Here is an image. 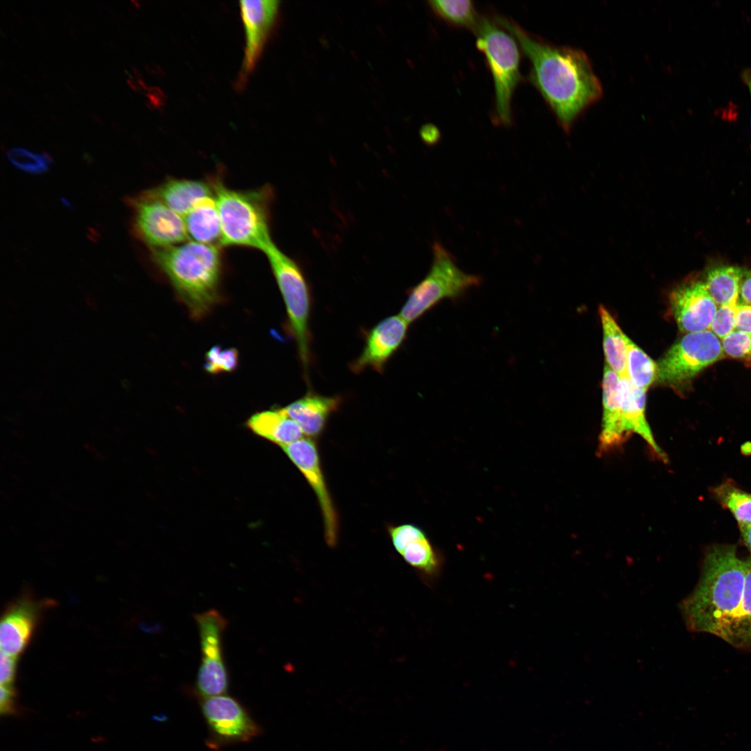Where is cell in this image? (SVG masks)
Masks as SVG:
<instances>
[{
	"instance_id": "16",
	"label": "cell",
	"mask_w": 751,
	"mask_h": 751,
	"mask_svg": "<svg viewBox=\"0 0 751 751\" xmlns=\"http://www.w3.org/2000/svg\"><path fill=\"white\" fill-rule=\"evenodd\" d=\"M240 8L246 39L243 67L244 73H248L255 67L276 19L279 1L243 0Z\"/></svg>"
},
{
	"instance_id": "41",
	"label": "cell",
	"mask_w": 751,
	"mask_h": 751,
	"mask_svg": "<svg viewBox=\"0 0 751 751\" xmlns=\"http://www.w3.org/2000/svg\"><path fill=\"white\" fill-rule=\"evenodd\" d=\"M741 76L743 82L746 84V86H747V87L748 88L749 93H750V100H751V68H750V67L744 68L741 71ZM750 128H751V112H750Z\"/></svg>"
},
{
	"instance_id": "45",
	"label": "cell",
	"mask_w": 751,
	"mask_h": 751,
	"mask_svg": "<svg viewBox=\"0 0 751 751\" xmlns=\"http://www.w3.org/2000/svg\"><path fill=\"white\" fill-rule=\"evenodd\" d=\"M50 117L53 120V121L55 122L57 124L61 125V123H60V120L56 117H55V116H54L52 115H51Z\"/></svg>"
},
{
	"instance_id": "34",
	"label": "cell",
	"mask_w": 751,
	"mask_h": 751,
	"mask_svg": "<svg viewBox=\"0 0 751 751\" xmlns=\"http://www.w3.org/2000/svg\"><path fill=\"white\" fill-rule=\"evenodd\" d=\"M391 542L396 551L399 554L413 539L419 537L424 531L412 524H404L389 529Z\"/></svg>"
},
{
	"instance_id": "8",
	"label": "cell",
	"mask_w": 751,
	"mask_h": 751,
	"mask_svg": "<svg viewBox=\"0 0 751 751\" xmlns=\"http://www.w3.org/2000/svg\"><path fill=\"white\" fill-rule=\"evenodd\" d=\"M724 356L720 339L711 330L686 333L656 364V382L684 392L701 371Z\"/></svg>"
},
{
	"instance_id": "13",
	"label": "cell",
	"mask_w": 751,
	"mask_h": 751,
	"mask_svg": "<svg viewBox=\"0 0 751 751\" xmlns=\"http://www.w3.org/2000/svg\"><path fill=\"white\" fill-rule=\"evenodd\" d=\"M408 325L399 314L378 323L366 333L362 351L350 363V370L355 373L366 369L383 373L387 363L405 341Z\"/></svg>"
},
{
	"instance_id": "6",
	"label": "cell",
	"mask_w": 751,
	"mask_h": 751,
	"mask_svg": "<svg viewBox=\"0 0 751 751\" xmlns=\"http://www.w3.org/2000/svg\"><path fill=\"white\" fill-rule=\"evenodd\" d=\"M474 33L476 46L484 54L492 75L496 119L502 124L509 125L512 122V95L522 79L519 45L510 33L488 17H481Z\"/></svg>"
},
{
	"instance_id": "25",
	"label": "cell",
	"mask_w": 751,
	"mask_h": 751,
	"mask_svg": "<svg viewBox=\"0 0 751 751\" xmlns=\"http://www.w3.org/2000/svg\"><path fill=\"white\" fill-rule=\"evenodd\" d=\"M730 645L751 649V561L746 560L743 597L723 639Z\"/></svg>"
},
{
	"instance_id": "4",
	"label": "cell",
	"mask_w": 751,
	"mask_h": 751,
	"mask_svg": "<svg viewBox=\"0 0 751 751\" xmlns=\"http://www.w3.org/2000/svg\"><path fill=\"white\" fill-rule=\"evenodd\" d=\"M220 221L222 247L236 246L261 251L273 243L271 209L275 192L270 184L252 189H234L221 175L209 177Z\"/></svg>"
},
{
	"instance_id": "32",
	"label": "cell",
	"mask_w": 751,
	"mask_h": 751,
	"mask_svg": "<svg viewBox=\"0 0 751 751\" xmlns=\"http://www.w3.org/2000/svg\"><path fill=\"white\" fill-rule=\"evenodd\" d=\"M723 353L734 359H751V335L734 330L721 339Z\"/></svg>"
},
{
	"instance_id": "36",
	"label": "cell",
	"mask_w": 751,
	"mask_h": 751,
	"mask_svg": "<svg viewBox=\"0 0 751 751\" xmlns=\"http://www.w3.org/2000/svg\"><path fill=\"white\" fill-rule=\"evenodd\" d=\"M736 329L751 335V305L739 301L736 309Z\"/></svg>"
},
{
	"instance_id": "14",
	"label": "cell",
	"mask_w": 751,
	"mask_h": 751,
	"mask_svg": "<svg viewBox=\"0 0 751 751\" xmlns=\"http://www.w3.org/2000/svg\"><path fill=\"white\" fill-rule=\"evenodd\" d=\"M670 305L679 330L686 333L709 330L718 307L700 280L678 286L670 293Z\"/></svg>"
},
{
	"instance_id": "40",
	"label": "cell",
	"mask_w": 751,
	"mask_h": 751,
	"mask_svg": "<svg viewBox=\"0 0 751 751\" xmlns=\"http://www.w3.org/2000/svg\"><path fill=\"white\" fill-rule=\"evenodd\" d=\"M744 543L751 554V524L739 525Z\"/></svg>"
},
{
	"instance_id": "35",
	"label": "cell",
	"mask_w": 751,
	"mask_h": 751,
	"mask_svg": "<svg viewBox=\"0 0 751 751\" xmlns=\"http://www.w3.org/2000/svg\"><path fill=\"white\" fill-rule=\"evenodd\" d=\"M17 657L1 652V685L13 686L17 671Z\"/></svg>"
},
{
	"instance_id": "37",
	"label": "cell",
	"mask_w": 751,
	"mask_h": 751,
	"mask_svg": "<svg viewBox=\"0 0 751 751\" xmlns=\"http://www.w3.org/2000/svg\"><path fill=\"white\" fill-rule=\"evenodd\" d=\"M15 691L13 686L1 685L0 712L1 714H10L14 711V698Z\"/></svg>"
},
{
	"instance_id": "5",
	"label": "cell",
	"mask_w": 751,
	"mask_h": 751,
	"mask_svg": "<svg viewBox=\"0 0 751 751\" xmlns=\"http://www.w3.org/2000/svg\"><path fill=\"white\" fill-rule=\"evenodd\" d=\"M433 261L426 275L409 291L399 315L408 323L419 319L444 300H455L478 286L479 275L459 268L453 255L439 242L432 246Z\"/></svg>"
},
{
	"instance_id": "30",
	"label": "cell",
	"mask_w": 751,
	"mask_h": 751,
	"mask_svg": "<svg viewBox=\"0 0 751 751\" xmlns=\"http://www.w3.org/2000/svg\"><path fill=\"white\" fill-rule=\"evenodd\" d=\"M7 157L18 169L33 175L48 171L53 161L50 155L46 152L40 154L20 147L8 150Z\"/></svg>"
},
{
	"instance_id": "10",
	"label": "cell",
	"mask_w": 751,
	"mask_h": 751,
	"mask_svg": "<svg viewBox=\"0 0 751 751\" xmlns=\"http://www.w3.org/2000/svg\"><path fill=\"white\" fill-rule=\"evenodd\" d=\"M127 201L133 210V234L150 251L188 241L184 218L161 201L145 191Z\"/></svg>"
},
{
	"instance_id": "18",
	"label": "cell",
	"mask_w": 751,
	"mask_h": 751,
	"mask_svg": "<svg viewBox=\"0 0 751 751\" xmlns=\"http://www.w3.org/2000/svg\"><path fill=\"white\" fill-rule=\"evenodd\" d=\"M144 191L183 218L201 201L214 196L209 177L206 179L168 177L159 185Z\"/></svg>"
},
{
	"instance_id": "12",
	"label": "cell",
	"mask_w": 751,
	"mask_h": 751,
	"mask_svg": "<svg viewBox=\"0 0 751 751\" xmlns=\"http://www.w3.org/2000/svg\"><path fill=\"white\" fill-rule=\"evenodd\" d=\"M282 449L315 492L323 515L326 541L330 546L334 545L338 534L337 515L325 482L314 442L302 437L282 446Z\"/></svg>"
},
{
	"instance_id": "48",
	"label": "cell",
	"mask_w": 751,
	"mask_h": 751,
	"mask_svg": "<svg viewBox=\"0 0 751 751\" xmlns=\"http://www.w3.org/2000/svg\"><path fill=\"white\" fill-rule=\"evenodd\" d=\"M751 561V558L749 559Z\"/></svg>"
},
{
	"instance_id": "29",
	"label": "cell",
	"mask_w": 751,
	"mask_h": 751,
	"mask_svg": "<svg viewBox=\"0 0 751 751\" xmlns=\"http://www.w3.org/2000/svg\"><path fill=\"white\" fill-rule=\"evenodd\" d=\"M718 501L734 515L739 525L751 524V494L730 482L713 490Z\"/></svg>"
},
{
	"instance_id": "26",
	"label": "cell",
	"mask_w": 751,
	"mask_h": 751,
	"mask_svg": "<svg viewBox=\"0 0 751 751\" xmlns=\"http://www.w3.org/2000/svg\"><path fill=\"white\" fill-rule=\"evenodd\" d=\"M430 8L440 18L454 26L476 31L481 17L469 0H433Z\"/></svg>"
},
{
	"instance_id": "42",
	"label": "cell",
	"mask_w": 751,
	"mask_h": 751,
	"mask_svg": "<svg viewBox=\"0 0 751 751\" xmlns=\"http://www.w3.org/2000/svg\"><path fill=\"white\" fill-rule=\"evenodd\" d=\"M89 115H90V118L93 121H95L96 123H97V124H99L100 125H102L104 124L102 120L98 115H97L96 114L90 113Z\"/></svg>"
},
{
	"instance_id": "15",
	"label": "cell",
	"mask_w": 751,
	"mask_h": 751,
	"mask_svg": "<svg viewBox=\"0 0 751 751\" xmlns=\"http://www.w3.org/2000/svg\"><path fill=\"white\" fill-rule=\"evenodd\" d=\"M47 601L24 597L11 604L4 612L0 626L1 652L18 657L26 649Z\"/></svg>"
},
{
	"instance_id": "22",
	"label": "cell",
	"mask_w": 751,
	"mask_h": 751,
	"mask_svg": "<svg viewBox=\"0 0 751 751\" xmlns=\"http://www.w3.org/2000/svg\"><path fill=\"white\" fill-rule=\"evenodd\" d=\"M184 220L190 240L221 245L220 221L214 196L198 203Z\"/></svg>"
},
{
	"instance_id": "3",
	"label": "cell",
	"mask_w": 751,
	"mask_h": 751,
	"mask_svg": "<svg viewBox=\"0 0 751 751\" xmlns=\"http://www.w3.org/2000/svg\"><path fill=\"white\" fill-rule=\"evenodd\" d=\"M223 248L188 240L151 250L152 262L195 319L204 317L221 297Z\"/></svg>"
},
{
	"instance_id": "19",
	"label": "cell",
	"mask_w": 751,
	"mask_h": 751,
	"mask_svg": "<svg viewBox=\"0 0 751 751\" xmlns=\"http://www.w3.org/2000/svg\"><path fill=\"white\" fill-rule=\"evenodd\" d=\"M341 402L339 396L309 391L282 410L300 426L303 434L316 437L324 429L328 417L338 410Z\"/></svg>"
},
{
	"instance_id": "2",
	"label": "cell",
	"mask_w": 751,
	"mask_h": 751,
	"mask_svg": "<svg viewBox=\"0 0 751 751\" xmlns=\"http://www.w3.org/2000/svg\"><path fill=\"white\" fill-rule=\"evenodd\" d=\"M746 560L732 544L712 546L705 555L700 581L684 601L682 611L688 627L724 639L741 604Z\"/></svg>"
},
{
	"instance_id": "9",
	"label": "cell",
	"mask_w": 751,
	"mask_h": 751,
	"mask_svg": "<svg viewBox=\"0 0 751 751\" xmlns=\"http://www.w3.org/2000/svg\"><path fill=\"white\" fill-rule=\"evenodd\" d=\"M200 701L208 731L206 745L211 749L249 742L261 734V727L236 698L220 695Z\"/></svg>"
},
{
	"instance_id": "1",
	"label": "cell",
	"mask_w": 751,
	"mask_h": 751,
	"mask_svg": "<svg viewBox=\"0 0 751 751\" xmlns=\"http://www.w3.org/2000/svg\"><path fill=\"white\" fill-rule=\"evenodd\" d=\"M496 21L510 33L531 63L529 79L569 132L578 118L603 94L601 83L586 53L547 42L504 17Z\"/></svg>"
},
{
	"instance_id": "44",
	"label": "cell",
	"mask_w": 751,
	"mask_h": 751,
	"mask_svg": "<svg viewBox=\"0 0 751 751\" xmlns=\"http://www.w3.org/2000/svg\"><path fill=\"white\" fill-rule=\"evenodd\" d=\"M112 126H113V128H115L118 131H121L122 130V127L118 122H113Z\"/></svg>"
},
{
	"instance_id": "11",
	"label": "cell",
	"mask_w": 751,
	"mask_h": 751,
	"mask_svg": "<svg viewBox=\"0 0 751 751\" xmlns=\"http://www.w3.org/2000/svg\"><path fill=\"white\" fill-rule=\"evenodd\" d=\"M194 618L199 631L202 656L195 691L201 697L226 694L229 675L223 658L222 640L227 621L215 609L195 614Z\"/></svg>"
},
{
	"instance_id": "43",
	"label": "cell",
	"mask_w": 751,
	"mask_h": 751,
	"mask_svg": "<svg viewBox=\"0 0 751 751\" xmlns=\"http://www.w3.org/2000/svg\"><path fill=\"white\" fill-rule=\"evenodd\" d=\"M127 82L128 85H129V86H130V87H131V88L132 89H134V90H136H136H138V87L136 86V83H135L134 82V81H133L132 79H127Z\"/></svg>"
},
{
	"instance_id": "31",
	"label": "cell",
	"mask_w": 751,
	"mask_h": 751,
	"mask_svg": "<svg viewBox=\"0 0 751 751\" xmlns=\"http://www.w3.org/2000/svg\"><path fill=\"white\" fill-rule=\"evenodd\" d=\"M239 362V351L234 348L211 347L205 355L204 368L211 374L234 371Z\"/></svg>"
},
{
	"instance_id": "24",
	"label": "cell",
	"mask_w": 751,
	"mask_h": 751,
	"mask_svg": "<svg viewBox=\"0 0 751 751\" xmlns=\"http://www.w3.org/2000/svg\"><path fill=\"white\" fill-rule=\"evenodd\" d=\"M744 269L734 266H720L708 270L704 282L716 304L737 305Z\"/></svg>"
},
{
	"instance_id": "38",
	"label": "cell",
	"mask_w": 751,
	"mask_h": 751,
	"mask_svg": "<svg viewBox=\"0 0 751 751\" xmlns=\"http://www.w3.org/2000/svg\"><path fill=\"white\" fill-rule=\"evenodd\" d=\"M739 301L751 305V270H744L740 284Z\"/></svg>"
},
{
	"instance_id": "17",
	"label": "cell",
	"mask_w": 751,
	"mask_h": 751,
	"mask_svg": "<svg viewBox=\"0 0 751 751\" xmlns=\"http://www.w3.org/2000/svg\"><path fill=\"white\" fill-rule=\"evenodd\" d=\"M645 390L634 387L627 376L620 378V405L622 433L625 440L632 433L640 436L661 460L666 456L655 442L646 419Z\"/></svg>"
},
{
	"instance_id": "27",
	"label": "cell",
	"mask_w": 751,
	"mask_h": 751,
	"mask_svg": "<svg viewBox=\"0 0 751 751\" xmlns=\"http://www.w3.org/2000/svg\"><path fill=\"white\" fill-rule=\"evenodd\" d=\"M627 373L632 385L647 391L656 381V364L627 336Z\"/></svg>"
},
{
	"instance_id": "33",
	"label": "cell",
	"mask_w": 751,
	"mask_h": 751,
	"mask_svg": "<svg viewBox=\"0 0 751 751\" xmlns=\"http://www.w3.org/2000/svg\"><path fill=\"white\" fill-rule=\"evenodd\" d=\"M737 305L718 307L711 323V330L720 339L736 330V309Z\"/></svg>"
},
{
	"instance_id": "7",
	"label": "cell",
	"mask_w": 751,
	"mask_h": 751,
	"mask_svg": "<svg viewBox=\"0 0 751 751\" xmlns=\"http://www.w3.org/2000/svg\"><path fill=\"white\" fill-rule=\"evenodd\" d=\"M282 296L289 328L293 336L306 375L311 362L309 318L312 297L302 268L273 243L264 252Z\"/></svg>"
},
{
	"instance_id": "47",
	"label": "cell",
	"mask_w": 751,
	"mask_h": 751,
	"mask_svg": "<svg viewBox=\"0 0 751 751\" xmlns=\"http://www.w3.org/2000/svg\"><path fill=\"white\" fill-rule=\"evenodd\" d=\"M131 3L136 5V6H138V2L136 1H131Z\"/></svg>"
},
{
	"instance_id": "21",
	"label": "cell",
	"mask_w": 751,
	"mask_h": 751,
	"mask_svg": "<svg viewBox=\"0 0 751 751\" xmlns=\"http://www.w3.org/2000/svg\"><path fill=\"white\" fill-rule=\"evenodd\" d=\"M247 426L257 435L281 447L303 437L300 426L282 408L255 413L248 420Z\"/></svg>"
},
{
	"instance_id": "39",
	"label": "cell",
	"mask_w": 751,
	"mask_h": 751,
	"mask_svg": "<svg viewBox=\"0 0 751 751\" xmlns=\"http://www.w3.org/2000/svg\"><path fill=\"white\" fill-rule=\"evenodd\" d=\"M438 136L437 129L430 124H426L421 129V136L427 143L435 142Z\"/></svg>"
},
{
	"instance_id": "23",
	"label": "cell",
	"mask_w": 751,
	"mask_h": 751,
	"mask_svg": "<svg viewBox=\"0 0 751 751\" xmlns=\"http://www.w3.org/2000/svg\"><path fill=\"white\" fill-rule=\"evenodd\" d=\"M599 313L602 325L603 347L606 365L619 378L627 376V335L604 306H599Z\"/></svg>"
},
{
	"instance_id": "28",
	"label": "cell",
	"mask_w": 751,
	"mask_h": 751,
	"mask_svg": "<svg viewBox=\"0 0 751 751\" xmlns=\"http://www.w3.org/2000/svg\"><path fill=\"white\" fill-rule=\"evenodd\" d=\"M399 554L407 563L425 575H433L439 568L438 552L425 533L407 544Z\"/></svg>"
},
{
	"instance_id": "20",
	"label": "cell",
	"mask_w": 751,
	"mask_h": 751,
	"mask_svg": "<svg viewBox=\"0 0 751 751\" xmlns=\"http://www.w3.org/2000/svg\"><path fill=\"white\" fill-rule=\"evenodd\" d=\"M603 413L599 435L600 453L611 451L624 442L622 433L620 405V378L607 365L602 379Z\"/></svg>"
},
{
	"instance_id": "46",
	"label": "cell",
	"mask_w": 751,
	"mask_h": 751,
	"mask_svg": "<svg viewBox=\"0 0 751 751\" xmlns=\"http://www.w3.org/2000/svg\"><path fill=\"white\" fill-rule=\"evenodd\" d=\"M132 70L136 75H137L138 76H140V73L135 67H132Z\"/></svg>"
}]
</instances>
